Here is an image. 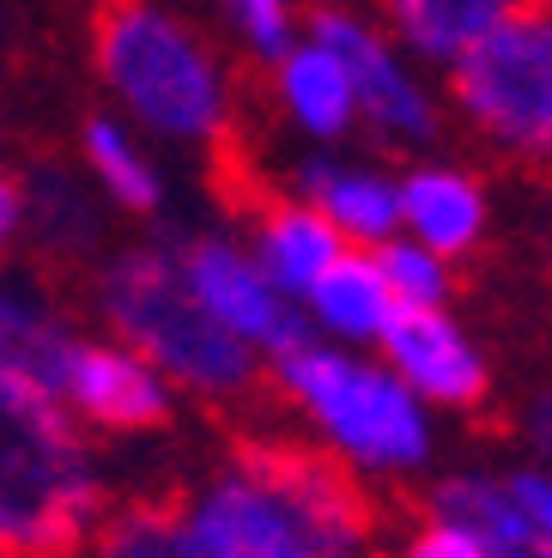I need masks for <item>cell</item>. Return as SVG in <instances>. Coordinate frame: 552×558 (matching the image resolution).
Listing matches in <instances>:
<instances>
[{
    "instance_id": "cell-1",
    "label": "cell",
    "mask_w": 552,
    "mask_h": 558,
    "mask_svg": "<svg viewBox=\"0 0 552 558\" xmlns=\"http://www.w3.org/2000/svg\"><path fill=\"white\" fill-rule=\"evenodd\" d=\"M177 510L201 558H371L376 546L359 474L316 444H243Z\"/></svg>"
},
{
    "instance_id": "cell-2",
    "label": "cell",
    "mask_w": 552,
    "mask_h": 558,
    "mask_svg": "<svg viewBox=\"0 0 552 558\" xmlns=\"http://www.w3.org/2000/svg\"><path fill=\"white\" fill-rule=\"evenodd\" d=\"M97 80L146 140L213 153L231 140L237 80L219 43L177 0H110L97 13Z\"/></svg>"
},
{
    "instance_id": "cell-3",
    "label": "cell",
    "mask_w": 552,
    "mask_h": 558,
    "mask_svg": "<svg viewBox=\"0 0 552 558\" xmlns=\"http://www.w3.org/2000/svg\"><path fill=\"white\" fill-rule=\"evenodd\" d=\"M267 377L316 449L346 474L407 480L437 456V413L388 371L376 347H340L304 328L267 359Z\"/></svg>"
},
{
    "instance_id": "cell-4",
    "label": "cell",
    "mask_w": 552,
    "mask_h": 558,
    "mask_svg": "<svg viewBox=\"0 0 552 558\" xmlns=\"http://www.w3.org/2000/svg\"><path fill=\"white\" fill-rule=\"evenodd\" d=\"M0 517L7 558H73L104 522L85 425L31 377H0Z\"/></svg>"
},
{
    "instance_id": "cell-5",
    "label": "cell",
    "mask_w": 552,
    "mask_h": 558,
    "mask_svg": "<svg viewBox=\"0 0 552 558\" xmlns=\"http://www.w3.org/2000/svg\"><path fill=\"white\" fill-rule=\"evenodd\" d=\"M97 310L110 322V335L128 340L134 352L177 383V395L194 401H243L267 377V359L255 347L219 328L189 292L177 267V243H134L116 250L97 267Z\"/></svg>"
},
{
    "instance_id": "cell-6",
    "label": "cell",
    "mask_w": 552,
    "mask_h": 558,
    "mask_svg": "<svg viewBox=\"0 0 552 558\" xmlns=\"http://www.w3.org/2000/svg\"><path fill=\"white\" fill-rule=\"evenodd\" d=\"M443 80V104L480 146L552 170V0H523Z\"/></svg>"
},
{
    "instance_id": "cell-7",
    "label": "cell",
    "mask_w": 552,
    "mask_h": 558,
    "mask_svg": "<svg viewBox=\"0 0 552 558\" xmlns=\"http://www.w3.org/2000/svg\"><path fill=\"white\" fill-rule=\"evenodd\" d=\"M316 37H328L340 49L346 73H352V92H359V128L376 134L395 153H419L443 134V98L431 85V68L413 61L388 37V25L364 13H346V7H322L310 19Z\"/></svg>"
},
{
    "instance_id": "cell-8",
    "label": "cell",
    "mask_w": 552,
    "mask_h": 558,
    "mask_svg": "<svg viewBox=\"0 0 552 558\" xmlns=\"http://www.w3.org/2000/svg\"><path fill=\"white\" fill-rule=\"evenodd\" d=\"M177 267H182V279H189V292L201 298V310H207L219 328H231L243 347H255L262 359H274L279 347H291V340L310 328L304 310L291 304L274 279H267V267L255 262L249 238L194 231V238L177 243Z\"/></svg>"
},
{
    "instance_id": "cell-9",
    "label": "cell",
    "mask_w": 552,
    "mask_h": 558,
    "mask_svg": "<svg viewBox=\"0 0 552 558\" xmlns=\"http://www.w3.org/2000/svg\"><path fill=\"white\" fill-rule=\"evenodd\" d=\"M49 395L80 418L85 432H110V437L158 432L170 407H177V383L116 335L110 340L73 335L56 377H49Z\"/></svg>"
},
{
    "instance_id": "cell-10",
    "label": "cell",
    "mask_w": 552,
    "mask_h": 558,
    "mask_svg": "<svg viewBox=\"0 0 552 558\" xmlns=\"http://www.w3.org/2000/svg\"><path fill=\"white\" fill-rule=\"evenodd\" d=\"M376 352L388 359L407 389L431 407V413H473L492 389V364H485V347L468 335V322L449 304L431 310H400L388 322V335L376 340Z\"/></svg>"
},
{
    "instance_id": "cell-11",
    "label": "cell",
    "mask_w": 552,
    "mask_h": 558,
    "mask_svg": "<svg viewBox=\"0 0 552 558\" xmlns=\"http://www.w3.org/2000/svg\"><path fill=\"white\" fill-rule=\"evenodd\" d=\"M400 231L431 243L449 262H468L492 231V195L468 165L449 158H419L400 177Z\"/></svg>"
},
{
    "instance_id": "cell-12",
    "label": "cell",
    "mask_w": 552,
    "mask_h": 558,
    "mask_svg": "<svg viewBox=\"0 0 552 558\" xmlns=\"http://www.w3.org/2000/svg\"><path fill=\"white\" fill-rule=\"evenodd\" d=\"M291 195L310 201L352 250H376L383 238L400 231V177H388L383 165L310 153L291 170Z\"/></svg>"
},
{
    "instance_id": "cell-13",
    "label": "cell",
    "mask_w": 552,
    "mask_h": 558,
    "mask_svg": "<svg viewBox=\"0 0 552 558\" xmlns=\"http://www.w3.org/2000/svg\"><path fill=\"white\" fill-rule=\"evenodd\" d=\"M431 510L480 541L485 558H552L547 529L511 486V468H456L431 486Z\"/></svg>"
},
{
    "instance_id": "cell-14",
    "label": "cell",
    "mask_w": 552,
    "mask_h": 558,
    "mask_svg": "<svg viewBox=\"0 0 552 558\" xmlns=\"http://www.w3.org/2000/svg\"><path fill=\"white\" fill-rule=\"evenodd\" d=\"M274 104L291 128L316 146H334L359 128V92H352V73H346L340 49L328 37L304 25V37L291 43L286 56L274 61Z\"/></svg>"
},
{
    "instance_id": "cell-15",
    "label": "cell",
    "mask_w": 552,
    "mask_h": 558,
    "mask_svg": "<svg viewBox=\"0 0 552 558\" xmlns=\"http://www.w3.org/2000/svg\"><path fill=\"white\" fill-rule=\"evenodd\" d=\"M298 310H304L310 335L340 340V347H376L388 335V322L400 316V298L388 292L371 250H340Z\"/></svg>"
},
{
    "instance_id": "cell-16",
    "label": "cell",
    "mask_w": 552,
    "mask_h": 558,
    "mask_svg": "<svg viewBox=\"0 0 552 558\" xmlns=\"http://www.w3.org/2000/svg\"><path fill=\"white\" fill-rule=\"evenodd\" d=\"M80 158H85V177H92L104 207L134 213V219L165 213V201H170L165 165L153 158L146 134H140L128 116H92L85 134H80Z\"/></svg>"
},
{
    "instance_id": "cell-17",
    "label": "cell",
    "mask_w": 552,
    "mask_h": 558,
    "mask_svg": "<svg viewBox=\"0 0 552 558\" xmlns=\"http://www.w3.org/2000/svg\"><path fill=\"white\" fill-rule=\"evenodd\" d=\"M249 250H255V262L267 267V279H274L291 304H304L310 286L334 267V255L352 250V243H346L310 201L286 195V201H274V207H262V219L249 225Z\"/></svg>"
},
{
    "instance_id": "cell-18",
    "label": "cell",
    "mask_w": 552,
    "mask_h": 558,
    "mask_svg": "<svg viewBox=\"0 0 552 558\" xmlns=\"http://www.w3.org/2000/svg\"><path fill=\"white\" fill-rule=\"evenodd\" d=\"M516 7L523 0H383V25L413 61L443 73L456 68L492 25H504Z\"/></svg>"
},
{
    "instance_id": "cell-19",
    "label": "cell",
    "mask_w": 552,
    "mask_h": 558,
    "mask_svg": "<svg viewBox=\"0 0 552 558\" xmlns=\"http://www.w3.org/2000/svg\"><path fill=\"white\" fill-rule=\"evenodd\" d=\"M68 340H73V328L31 286L0 279V377H31L49 389Z\"/></svg>"
},
{
    "instance_id": "cell-20",
    "label": "cell",
    "mask_w": 552,
    "mask_h": 558,
    "mask_svg": "<svg viewBox=\"0 0 552 558\" xmlns=\"http://www.w3.org/2000/svg\"><path fill=\"white\" fill-rule=\"evenodd\" d=\"M25 201H31V238L56 255H80L97 243V201L85 195V182L68 170L43 165L25 177Z\"/></svg>"
},
{
    "instance_id": "cell-21",
    "label": "cell",
    "mask_w": 552,
    "mask_h": 558,
    "mask_svg": "<svg viewBox=\"0 0 552 558\" xmlns=\"http://www.w3.org/2000/svg\"><path fill=\"white\" fill-rule=\"evenodd\" d=\"M92 558H201L182 529V510L165 504H134V510H104L92 534Z\"/></svg>"
},
{
    "instance_id": "cell-22",
    "label": "cell",
    "mask_w": 552,
    "mask_h": 558,
    "mask_svg": "<svg viewBox=\"0 0 552 558\" xmlns=\"http://www.w3.org/2000/svg\"><path fill=\"white\" fill-rule=\"evenodd\" d=\"M371 255H376V267H383L388 292L400 298V310H431V304H449V298H456V262L437 255L431 243L395 231V238H383Z\"/></svg>"
},
{
    "instance_id": "cell-23",
    "label": "cell",
    "mask_w": 552,
    "mask_h": 558,
    "mask_svg": "<svg viewBox=\"0 0 552 558\" xmlns=\"http://www.w3.org/2000/svg\"><path fill=\"white\" fill-rule=\"evenodd\" d=\"M219 19L231 25V37L243 43L262 68H274L291 43L304 37V13H298V0H219Z\"/></svg>"
},
{
    "instance_id": "cell-24",
    "label": "cell",
    "mask_w": 552,
    "mask_h": 558,
    "mask_svg": "<svg viewBox=\"0 0 552 558\" xmlns=\"http://www.w3.org/2000/svg\"><path fill=\"white\" fill-rule=\"evenodd\" d=\"M395 558H485V553H480V541H473L461 522H449V517H437V510H431V517L419 522L407 541H400Z\"/></svg>"
},
{
    "instance_id": "cell-25",
    "label": "cell",
    "mask_w": 552,
    "mask_h": 558,
    "mask_svg": "<svg viewBox=\"0 0 552 558\" xmlns=\"http://www.w3.org/2000/svg\"><path fill=\"white\" fill-rule=\"evenodd\" d=\"M31 238V201H25V177L0 170V262Z\"/></svg>"
},
{
    "instance_id": "cell-26",
    "label": "cell",
    "mask_w": 552,
    "mask_h": 558,
    "mask_svg": "<svg viewBox=\"0 0 552 558\" xmlns=\"http://www.w3.org/2000/svg\"><path fill=\"white\" fill-rule=\"evenodd\" d=\"M511 486L523 492V504L535 510V522L547 529V541H552V468L547 461H523V468H511Z\"/></svg>"
},
{
    "instance_id": "cell-27",
    "label": "cell",
    "mask_w": 552,
    "mask_h": 558,
    "mask_svg": "<svg viewBox=\"0 0 552 558\" xmlns=\"http://www.w3.org/2000/svg\"><path fill=\"white\" fill-rule=\"evenodd\" d=\"M523 444L535 461H547L552 468V389H540L535 401L523 407Z\"/></svg>"
},
{
    "instance_id": "cell-28",
    "label": "cell",
    "mask_w": 552,
    "mask_h": 558,
    "mask_svg": "<svg viewBox=\"0 0 552 558\" xmlns=\"http://www.w3.org/2000/svg\"><path fill=\"white\" fill-rule=\"evenodd\" d=\"M0 558H7V517H0Z\"/></svg>"
}]
</instances>
